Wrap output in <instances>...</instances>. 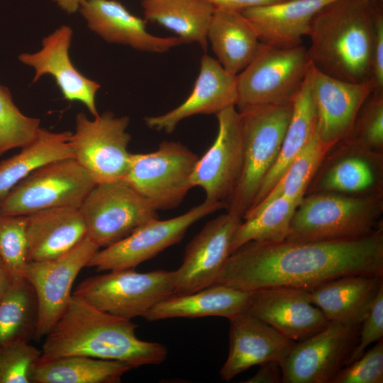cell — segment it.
Segmentation results:
<instances>
[{
    "mask_svg": "<svg viewBox=\"0 0 383 383\" xmlns=\"http://www.w3.org/2000/svg\"><path fill=\"white\" fill-rule=\"evenodd\" d=\"M362 274L383 275L382 228L353 240L248 242L230 255L214 284L246 292L274 287L310 292Z\"/></svg>",
    "mask_w": 383,
    "mask_h": 383,
    "instance_id": "obj_1",
    "label": "cell"
},
{
    "mask_svg": "<svg viewBox=\"0 0 383 383\" xmlns=\"http://www.w3.org/2000/svg\"><path fill=\"white\" fill-rule=\"evenodd\" d=\"M137 328L131 320L101 311L72 295L45 336L40 358L83 355L119 361L133 368L162 363L167 348L139 339Z\"/></svg>",
    "mask_w": 383,
    "mask_h": 383,
    "instance_id": "obj_2",
    "label": "cell"
},
{
    "mask_svg": "<svg viewBox=\"0 0 383 383\" xmlns=\"http://www.w3.org/2000/svg\"><path fill=\"white\" fill-rule=\"evenodd\" d=\"M366 0H335L312 19L307 49L320 72L349 82L370 79L376 9Z\"/></svg>",
    "mask_w": 383,
    "mask_h": 383,
    "instance_id": "obj_3",
    "label": "cell"
},
{
    "mask_svg": "<svg viewBox=\"0 0 383 383\" xmlns=\"http://www.w3.org/2000/svg\"><path fill=\"white\" fill-rule=\"evenodd\" d=\"M382 194L351 196L332 192L306 194L294 213L285 240H353L382 228Z\"/></svg>",
    "mask_w": 383,
    "mask_h": 383,
    "instance_id": "obj_4",
    "label": "cell"
},
{
    "mask_svg": "<svg viewBox=\"0 0 383 383\" xmlns=\"http://www.w3.org/2000/svg\"><path fill=\"white\" fill-rule=\"evenodd\" d=\"M292 109L293 99L238 111L243 135V167L235 191L226 205L227 211L243 219L252 206L265 178L278 158Z\"/></svg>",
    "mask_w": 383,
    "mask_h": 383,
    "instance_id": "obj_5",
    "label": "cell"
},
{
    "mask_svg": "<svg viewBox=\"0 0 383 383\" xmlns=\"http://www.w3.org/2000/svg\"><path fill=\"white\" fill-rule=\"evenodd\" d=\"M310 65L302 45L278 48L261 43L252 60L236 75L238 111L292 100Z\"/></svg>",
    "mask_w": 383,
    "mask_h": 383,
    "instance_id": "obj_6",
    "label": "cell"
},
{
    "mask_svg": "<svg viewBox=\"0 0 383 383\" xmlns=\"http://www.w3.org/2000/svg\"><path fill=\"white\" fill-rule=\"evenodd\" d=\"M174 294L173 271L138 272L134 269L110 270L87 277L72 295L112 315L131 320Z\"/></svg>",
    "mask_w": 383,
    "mask_h": 383,
    "instance_id": "obj_7",
    "label": "cell"
},
{
    "mask_svg": "<svg viewBox=\"0 0 383 383\" xmlns=\"http://www.w3.org/2000/svg\"><path fill=\"white\" fill-rule=\"evenodd\" d=\"M199 157L177 141H162L147 153H131L123 178L156 211L171 210L184 200Z\"/></svg>",
    "mask_w": 383,
    "mask_h": 383,
    "instance_id": "obj_8",
    "label": "cell"
},
{
    "mask_svg": "<svg viewBox=\"0 0 383 383\" xmlns=\"http://www.w3.org/2000/svg\"><path fill=\"white\" fill-rule=\"evenodd\" d=\"M96 184L74 158L54 161L18 182L1 200L0 214L27 216L52 207L79 209Z\"/></svg>",
    "mask_w": 383,
    "mask_h": 383,
    "instance_id": "obj_9",
    "label": "cell"
},
{
    "mask_svg": "<svg viewBox=\"0 0 383 383\" xmlns=\"http://www.w3.org/2000/svg\"><path fill=\"white\" fill-rule=\"evenodd\" d=\"M79 209L87 236L99 248L116 243L158 218L157 211L123 179L96 184Z\"/></svg>",
    "mask_w": 383,
    "mask_h": 383,
    "instance_id": "obj_10",
    "label": "cell"
},
{
    "mask_svg": "<svg viewBox=\"0 0 383 383\" xmlns=\"http://www.w3.org/2000/svg\"><path fill=\"white\" fill-rule=\"evenodd\" d=\"M130 118L106 111L87 118L83 112L76 116L74 133L70 136L74 158L89 173L96 184L123 179L131 152L128 150L131 136L126 131Z\"/></svg>",
    "mask_w": 383,
    "mask_h": 383,
    "instance_id": "obj_11",
    "label": "cell"
},
{
    "mask_svg": "<svg viewBox=\"0 0 383 383\" xmlns=\"http://www.w3.org/2000/svg\"><path fill=\"white\" fill-rule=\"evenodd\" d=\"M361 324L328 321L321 331L295 342L281 360L282 383H332L348 365Z\"/></svg>",
    "mask_w": 383,
    "mask_h": 383,
    "instance_id": "obj_12",
    "label": "cell"
},
{
    "mask_svg": "<svg viewBox=\"0 0 383 383\" xmlns=\"http://www.w3.org/2000/svg\"><path fill=\"white\" fill-rule=\"evenodd\" d=\"M223 207L221 203L204 200L176 217L151 220L123 240L99 250L87 267L100 272L134 269L180 242L192 225Z\"/></svg>",
    "mask_w": 383,
    "mask_h": 383,
    "instance_id": "obj_13",
    "label": "cell"
},
{
    "mask_svg": "<svg viewBox=\"0 0 383 383\" xmlns=\"http://www.w3.org/2000/svg\"><path fill=\"white\" fill-rule=\"evenodd\" d=\"M99 250L87 236L57 258L28 262L23 277L33 287L38 306L35 339L45 337L60 318L72 298L75 279Z\"/></svg>",
    "mask_w": 383,
    "mask_h": 383,
    "instance_id": "obj_14",
    "label": "cell"
},
{
    "mask_svg": "<svg viewBox=\"0 0 383 383\" xmlns=\"http://www.w3.org/2000/svg\"><path fill=\"white\" fill-rule=\"evenodd\" d=\"M218 132L205 154L199 157L191 177L192 187L201 188L205 200L225 207L239 181L243 160L240 115L235 106L216 114Z\"/></svg>",
    "mask_w": 383,
    "mask_h": 383,
    "instance_id": "obj_15",
    "label": "cell"
},
{
    "mask_svg": "<svg viewBox=\"0 0 383 383\" xmlns=\"http://www.w3.org/2000/svg\"><path fill=\"white\" fill-rule=\"evenodd\" d=\"M242 221L227 211L209 222L185 248L182 262L173 271L174 294H187L215 284L231 254L233 235Z\"/></svg>",
    "mask_w": 383,
    "mask_h": 383,
    "instance_id": "obj_16",
    "label": "cell"
},
{
    "mask_svg": "<svg viewBox=\"0 0 383 383\" xmlns=\"http://www.w3.org/2000/svg\"><path fill=\"white\" fill-rule=\"evenodd\" d=\"M382 152L368 150L344 138L328 151L306 194H382Z\"/></svg>",
    "mask_w": 383,
    "mask_h": 383,
    "instance_id": "obj_17",
    "label": "cell"
},
{
    "mask_svg": "<svg viewBox=\"0 0 383 383\" xmlns=\"http://www.w3.org/2000/svg\"><path fill=\"white\" fill-rule=\"evenodd\" d=\"M310 82L317 113V133L331 149L350 133L365 102L374 91L371 79L355 83L326 74L311 64Z\"/></svg>",
    "mask_w": 383,
    "mask_h": 383,
    "instance_id": "obj_18",
    "label": "cell"
},
{
    "mask_svg": "<svg viewBox=\"0 0 383 383\" xmlns=\"http://www.w3.org/2000/svg\"><path fill=\"white\" fill-rule=\"evenodd\" d=\"M246 312L294 342L311 336L328 323L311 301L309 292L293 287H274L250 292Z\"/></svg>",
    "mask_w": 383,
    "mask_h": 383,
    "instance_id": "obj_19",
    "label": "cell"
},
{
    "mask_svg": "<svg viewBox=\"0 0 383 383\" xmlns=\"http://www.w3.org/2000/svg\"><path fill=\"white\" fill-rule=\"evenodd\" d=\"M72 34L70 26H62L43 38L40 50L22 53L18 60L34 69L33 83L45 74L52 76L65 99L82 103L95 117L99 115L96 94L100 84L86 77L72 64L69 55Z\"/></svg>",
    "mask_w": 383,
    "mask_h": 383,
    "instance_id": "obj_20",
    "label": "cell"
},
{
    "mask_svg": "<svg viewBox=\"0 0 383 383\" xmlns=\"http://www.w3.org/2000/svg\"><path fill=\"white\" fill-rule=\"evenodd\" d=\"M229 321V353L219 372L226 382L252 366L269 361L280 362L295 343L248 312Z\"/></svg>",
    "mask_w": 383,
    "mask_h": 383,
    "instance_id": "obj_21",
    "label": "cell"
},
{
    "mask_svg": "<svg viewBox=\"0 0 383 383\" xmlns=\"http://www.w3.org/2000/svg\"><path fill=\"white\" fill-rule=\"evenodd\" d=\"M236 75L228 72L218 60L204 55L199 75L189 96L168 112L145 118L153 130L172 133L182 120L198 114H216L231 106H236Z\"/></svg>",
    "mask_w": 383,
    "mask_h": 383,
    "instance_id": "obj_22",
    "label": "cell"
},
{
    "mask_svg": "<svg viewBox=\"0 0 383 383\" xmlns=\"http://www.w3.org/2000/svg\"><path fill=\"white\" fill-rule=\"evenodd\" d=\"M79 9L89 29L111 43L155 53L165 52L184 43L179 37L152 35L146 29L145 20L116 0H82Z\"/></svg>",
    "mask_w": 383,
    "mask_h": 383,
    "instance_id": "obj_23",
    "label": "cell"
},
{
    "mask_svg": "<svg viewBox=\"0 0 383 383\" xmlns=\"http://www.w3.org/2000/svg\"><path fill=\"white\" fill-rule=\"evenodd\" d=\"M335 0H285L255 6L241 13L260 41L278 48L301 45L316 13Z\"/></svg>",
    "mask_w": 383,
    "mask_h": 383,
    "instance_id": "obj_24",
    "label": "cell"
},
{
    "mask_svg": "<svg viewBox=\"0 0 383 383\" xmlns=\"http://www.w3.org/2000/svg\"><path fill=\"white\" fill-rule=\"evenodd\" d=\"M86 237V224L78 208L52 207L26 216L28 262L57 258Z\"/></svg>",
    "mask_w": 383,
    "mask_h": 383,
    "instance_id": "obj_25",
    "label": "cell"
},
{
    "mask_svg": "<svg viewBox=\"0 0 383 383\" xmlns=\"http://www.w3.org/2000/svg\"><path fill=\"white\" fill-rule=\"evenodd\" d=\"M382 288V274H352L328 281L309 295L328 321L361 324Z\"/></svg>",
    "mask_w": 383,
    "mask_h": 383,
    "instance_id": "obj_26",
    "label": "cell"
},
{
    "mask_svg": "<svg viewBox=\"0 0 383 383\" xmlns=\"http://www.w3.org/2000/svg\"><path fill=\"white\" fill-rule=\"evenodd\" d=\"M250 292L213 284L187 294H173L160 301L142 317L148 321L174 318L220 316L228 319L246 312Z\"/></svg>",
    "mask_w": 383,
    "mask_h": 383,
    "instance_id": "obj_27",
    "label": "cell"
},
{
    "mask_svg": "<svg viewBox=\"0 0 383 383\" xmlns=\"http://www.w3.org/2000/svg\"><path fill=\"white\" fill-rule=\"evenodd\" d=\"M207 40L218 62L228 72L237 75L252 60L261 42L241 12L215 9Z\"/></svg>",
    "mask_w": 383,
    "mask_h": 383,
    "instance_id": "obj_28",
    "label": "cell"
},
{
    "mask_svg": "<svg viewBox=\"0 0 383 383\" xmlns=\"http://www.w3.org/2000/svg\"><path fill=\"white\" fill-rule=\"evenodd\" d=\"M309 70L310 68L293 98L292 113L278 158L265 178L251 208L267 195L316 131L317 113L311 87Z\"/></svg>",
    "mask_w": 383,
    "mask_h": 383,
    "instance_id": "obj_29",
    "label": "cell"
},
{
    "mask_svg": "<svg viewBox=\"0 0 383 383\" xmlns=\"http://www.w3.org/2000/svg\"><path fill=\"white\" fill-rule=\"evenodd\" d=\"M145 20L171 30L184 43H198L205 50L215 7L206 0H143Z\"/></svg>",
    "mask_w": 383,
    "mask_h": 383,
    "instance_id": "obj_30",
    "label": "cell"
},
{
    "mask_svg": "<svg viewBox=\"0 0 383 383\" xmlns=\"http://www.w3.org/2000/svg\"><path fill=\"white\" fill-rule=\"evenodd\" d=\"M132 369L119 361L83 355L40 357L33 369L32 383H118Z\"/></svg>",
    "mask_w": 383,
    "mask_h": 383,
    "instance_id": "obj_31",
    "label": "cell"
},
{
    "mask_svg": "<svg viewBox=\"0 0 383 383\" xmlns=\"http://www.w3.org/2000/svg\"><path fill=\"white\" fill-rule=\"evenodd\" d=\"M72 133L40 128L36 138L19 153L0 162V200L21 180L52 162L74 158L70 143Z\"/></svg>",
    "mask_w": 383,
    "mask_h": 383,
    "instance_id": "obj_32",
    "label": "cell"
},
{
    "mask_svg": "<svg viewBox=\"0 0 383 383\" xmlns=\"http://www.w3.org/2000/svg\"><path fill=\"white\" fill-rule=\"evenodd\" d=\"M38 321L33 287L24 277L14 279L0 299V345L35 338Z\"/></svg>",
    "mask_w": 383,
    "mask_h": 383,
    "instance_id": "obj_33",
    "label": "cell"
},
{
    "mask_svg": "<svg viewBox=\"0 0 383 383\" xmlns=\"http://www.w3.org/2000/svg\"><path fill=\"white\" fill-rule=\"evenodd\" d=\"M300 202L279 196L258 210L246 212L233 235L231 253L250 241L275 243L285 240Z\"/></svg>",
    "mask_w": 383,
    "mask_h": 383,
    "instance_id": "obj_34",
    "label": "cell"
},
{
    "mask_svg": "<svg viewBox=\"0 0 383 383\" xmlns=\"http://www.w3.org/2000/svg\"><path fill=\"white\" fill-rule=\"evenodd\" d=\"M330 150L321 141L316 129L310 142L291 162L267 195L248 211L258 210L279 196L301 201Z\"/></svg>",
    "mask_w": 383,
    "mask_h": 383,
    "instance_id": "obj_35",
    "label": "cell"
},
{
    "mask_svg": "<svg viewBox=\"0 0 383 383\" xmlns=\"http://www.w3.org/2000/svg\"><path fill=\"white\" fill-rule=\"evenodd\" d=\"M40 128V119L24 115L13 101L9 89L0 85V156L31 143Z\"/></svg>",
    "mask_w": 383,
    "mask_h": 383,
    "instance_id": "obj_36",
    "label": "cell"
},
{
    "mask_svg": "<svg viewBox=\"0 0 383 383\" xmlns=\"http://www.w3.org/2000/svg\"><path fill=\"white\" fill-rule=\"evenodd\" d=\"M0 260L13 279L23 277L28 262L26 216L0 214Z\"/></svg>",
    "mask_w": 383,
    "mask_h": 383,
    "instance_id": "obj_37",
    "label": "cell"
},
{
    "mask_svg": "<svg viewBox=\"0 0 383 383\" xmlns=\"http://www.w3.org/2000/svg\"><path fill=\"white\" fill-rule=\"evenodd\" d=\"M372 93L363 104L350 133L345 138L368 150L382 152L383 93Z\"/></svg>",
    "mask_w": 383,
    "mask_h": 383,
    "instance_id": "obj_38",
    "label": "cell"
},
{
    "mask_svg": "<svg viewBox=\"0 0 383 383\" xmlns=\"http://www.w3.org/2000/svg\"><path fill=\"white\" fill-rule=\"evenodd\" d=\"M41 350L29 342L18 341L0 345V383H32L33 369Z\"/></svg>",
    "mask_w": 383,
    "mask_h": 383,
    "instance_id": "obj_39",
    "label": "cell"
},
{
    "mask_svg": "<svg viewBox=\"0 0 383 383\" xmlns=\"http://www.w3.org/2000/svg\"><path fill=\"white\" fill-rule=\"evenodd\" d=\"M383 339L362 356L343 367L332 383H382Z\"/></svg>",
    "mask_w": 383,
    "mask_h": 383,
    "instance_id": "obj_40",
    "label": "cell"
},
{
    "mask_svg": "<svg viewBox=\"0 0 383 383\" xmlns=\"http://www.w3.org/2000/svg\"><path fill=\"white\" fill-rule=\"evenodd\" d=\"M382 338L383 288L380 289L369 313L360 325L357 343L349 359L348 365L362 356L370 345L378 342Z\"/></svg>",
    "mask_w": 383,
    "mask_h": 383,
    "instance_id": "obj_41",
    "label": "cell"
},
{
    "mask_svg": "<svg viewBox=\"0 0 383 383\" xmlns=\"http://www.w3.org/2000/svg\"><path fill=\"white\" fill-rule=\"evenodd\" d=\"M370 79L374 91L383 93V14L376 9Z\"/></svg>",
    "mask_w": 383,
    "mask_h": 383,
    "instance_id": "obj_42",
    "label": "cell"
},
{
    "mask_svg": "<svg viewBox=\"0 0 383 383\" xmlns=\"http://www.w3.org/2000/svg\"><path fill=\"white\" fill-rule=\"evenodd\" d=\"M257 372L243 382L245 383H280L282 374L280 362L269 361L260 365Z\"/></svg>",
    "mask_w": 383,
    "mask_h": 383,
    "instance_id": "obj_43",
    "label": "cell"
},
{
    "mask_svg": "<svg viewBox=\"0 0 383 383\" xmlns=\"http://www.w3.org/2000/svg\"><path fill=\"white\" fill-rule=\"evenodd\" d=\"M215 9L242 12L243 11L259 6H263L285 0H206Z\"/></svg>",
    "mask_w": 383,
    "mask_h": 383,
    "instance_id": "obj_44",
    "label": "cell"
},
{
    "mask_svg": "<svg viewBox=\"0 0 383 383\" xmlns=\"http://www.w3.org/2000/svg\"><path fill=\"white\" fill-rule=\"evenodd\" d=\"M13 279L0 260V299L6 292Z\"/></svg>",
    "mask_w": 383,
    "mask_h": 383,
    "instance_id": "obj_45",
    "label": "cell"
},
{
    "mask_svg": "<svg viewBox=\"0 0 383 383\" xmlns=\"http://www.w3.org/2000/svg\"><path fill=\"white\" fill-rule=\"evenodd\" d=\"M57 4L68 13H74L79 8L82 0H53Z\"/></svg>",
    "mask_w": 383,
    "mask_h": 383,
    "instance_id": "obj_46",
    "label": "cell"
},
{
    "mask_svg": "<svg viewBox=\"0 0 383 383\" xmlns=\"http://www.w3.org/2000/svg\"><path fill=\"white\" fill-rule=\"evenodd\" d=\"M366 1H371V2H374V1H382V0H366Z\"/></svg>",
    "mask_w": 383,
    "mask_h": 383,
    "instance_id": "obj_47",
    "label": "cell"
},
{
    "mask_svg": "<svg viewBox=\"0 0 383 383\" xmlns=\"http://www.w3.org/2000/svg\"><path fill=\"white\" fill-rule=\"evenodd\" d=\"M1 200H0V206H1Z\"/></svg>",
    "mask_w": 383,
    "mask_h": 383,
    "instance_id": "obj_48",
    "label": "cell"
}]
</instances>
